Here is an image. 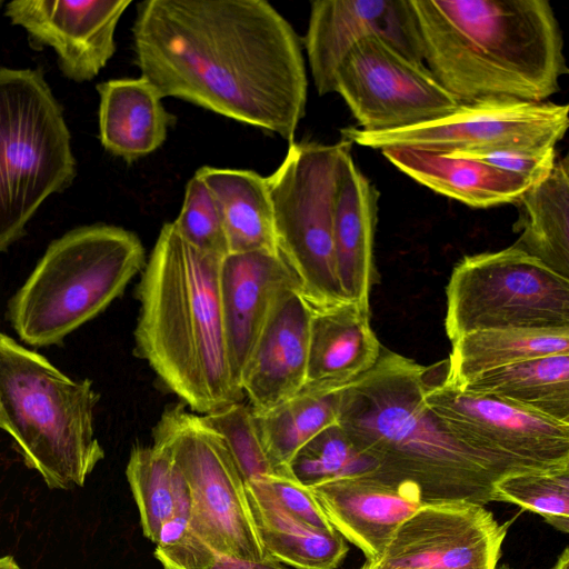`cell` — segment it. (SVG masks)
Here are the masks:
<instances>
[{
  "label": "cell",
  "mask_w": 569,
  "mask_h": 569,
  "mask_svg": "<svg viewBox=\"0 0 569 569\" xmlns=\"http://www.w3.org/2000/svg\"><path fill=\"white\" fill-rule=\"evenodd\" d=\"M446 297L451 342L480 330L569 327V279L513 244L463 257Z\"/></svg>",
  "instance_id": "30bf717a"
},
{
  "label": "cell",
  "mask_w": 569,
  "mask_h": 569,
  "mask_svg": "<svg viewBox=\"0 0 569 569\" xmlns=\"http://www.w3.org/2000/svg\"><path fill=\"white\" fill-rule=\"evenodd\" d=\"M445 154L485 162L500 170L520 176L531 184L543 179L556 163L555 148H498Z\"/></svg>",
  "instance_id": "d590c367"
},
{
  "label": "cell",
  "mask_w": 569,
  "mask_h": 569,
  "mask_svg": "<svg viewBox=\"0 0 569 569\" xmlns=\"http://www.w3.org/2000/svg\"><path fill=\"white\" fill-rule=\"evenodd\" d=\"M492 501L538 513L562 533L569 532V468L506 475L493 483Z\"/></svg>",
  "instance_id": "4dcf8cb0"
},
{
  "label": "cell",
  "mask_w": 569,
  "mask_h": 569,
  "mask_svg": "<svg viewBox=\"0 0 569 569\" xmlns=\"http://www.w3.org/2000/svg\"><path fill=\"white\" fill-rule=\"evenodd\" d=\"M377 36L423 63L417 18L410 0H316L305 37L308 63L319 96L335 92L336 73L351 48Z\"/></svg>",
  "instance_id": "9a60e30c"
},
{
  "label": "cell",
  "mask_w": 569,
  "mask_h": 569,
  "mask_svg": "<svg viewBox=\"0 0 569 569\" xmlns=\"http://www.w3.org/2000/svg\"><path fill=\"white\" fill-rule=\"evenodd\" d=\"M497 569H511V568L509 566H507V565H502L500 567H497Z\"/></svg>",
  "instance_id": "60d3db41"
},
{
  "label": "cell",
  "mask_w": 569,
  "mask_h": 569,
  "mask_svg": "<svg viewBox=\"0 0 569 569\" xmlns=\"http://www.w3.org/2000/svg\"><path fill=\"white\" fill-rule=\"evenodd\" d=\"M153 443L180 470L190 498L189 527L218 552L242 560L271 557L250 509L246 481L223 438L180 403L163 411Z\"/></svg>",
  "instance_id": "9c48e42d"
},
{
  "label": "cell",
  "mask_w": 569,
  "mask_h": 569,
  "mask_svg": "<svg viewBox=\"0 0 569 569\" xmlns=\"http://www.w3.org/2000/svg\"><path fill=\"white\" fill-rule=\"evenodd\" d=\"M331 527L377 560L398 527L423 503L417 487L371 473L338 478L309 487Z\"/></svg>",
  "instance_id": "e0dca14e"
},
{
  "label": "cell",
  "mask_w": 569,
  "mask_h": 569,
  "mask_svg": "<svg viewBox=\"0 0 569 569\" xmlns=\"http://www.w3.org/2000/svg\"><path fill=\"white\" fill-rule=\"evenodd\" d=\"M510 523L473 501H427L367 561L377 569H497Z\"/></svg>",
  "instance_id": "5bb4252c"
},
{
  "label": "cell",
  "mask_w": 569,
  "mask_h": 569,
  "mask_svg": "<svg viewBox=\"0 0 569 569\" xmlns=\"http://www.w3.org/2000/svg\"><path fill=\"white\" fill-rule=\"evenodd\" d=\"M99 393L0 332V428L50 489L82 487L104 457L94 435Z\"/></svg>",
  "instance_id": "5b68a950"
},
{
  "label": "cell",
  "mask_w": 569,
  "mask_h": 569,
  "mask_svg": "<svg viewBox=\"0 0 569 569\" xmlns=\"http://www.w3.org/2000/svg\"><path fill=\"white\" fill-rule=\"evenodd\" d=\"M458 388L569 423V355L547 356L492 369Z\"/></svg>",
  "instance_id": "4316f807"
},
{
  "label": "cell",
  "mask_w": 569,
  "mask_h": 569,
  "mask_svg": "<svg viewBox=\"0 0 569 569\" xmlns=\"http://www.w3.org/2000/svg\"><path fill=\"white\" fill-rule=\"evenodd\" d=\"M426 367L382 348L375 366L340 390L337 423L376 463L372 476L411 483L425 502L492 501L506 476L456 441L423 401Z\"/></svg>",
  "instance_id": "277c9868"
},
{
  "label": "cell",
  "mask_w": 569,
  "mask_h": 569,
  "mask_svg": "<svg viewBox=\"0 0 569 569\" xmlns=\"http://www.w3.org/2000/svg\"><path fill=\"white\" fill-rule=\"evenodd\" d=\"M97 89L100 141L106 150L132 162L163 144L174 116L147 79H112L99 83Z\"/></svg>",
  "instance_id": "603a6c76"
},
{
  "label": "cell",
  "mask_w": 569,
  "mask_h": 569,
  "mask_svg": "<svg viewBox=\"0 0 569 569\" xmlns=\"http://www.w3.org/2000/svg\"><path fill=\"white\" fill-rule=\"evenodd\" d=\"M520 217L513 243L558 274L569 279V160H556L552 170L517 200Z\"/></svg>",
  "instance_id": "484cf974"
},
{
  "label": "cell",
  "mask_w": 569,
  "mask_h": 569,
  "mask_svg": "<svg viewBox=\"0 0 569 569\" xmlns=\"http://www.w3.org/2000/svg\"><path fill=\"white\" fill-rule=\"evenodd\" d=\"M126 476L137 503L143 535L157 542L162 527L190 517L184 479L171 456L154 445L132 448Z\"/></svg>",
  "instance_id": "f546056e"
},
{
  "label": "cell",
  "mask_w": 569,
  "mask_h": 569,
  "mask_svg": "<svg viewBox=\"0 0 569 569\" xmlns=\"http://www.w3.org/2000/svg\"><path fill=\"white\" fill-rule=\"evenodd\" d=\"M351 143L292 141L266 182L277 252L311 306L348 301L337 269L335 213L341 166Z\"/></svg>",
  "instance_id": "ba28073f"
},
{
  "label": "cell",
  "mask_w": 569,
  "mask_h": 569,
  "mask_svg": "<svg viewBox=\"0 0 569 569\" xmlns=\"http://www.w3.org/2000/svg\"><path fill=\"white\" fill-rule=\"evenodd\" d=\"M335 92L365 131L417 126L460 104L425 63L409 60L377 36L360 40L343 58Z\"/></svg>",
  "instance_id": "4fadbf2b"
},
{
  "label": "cell",
  "mask_w": 569,
  "mask_h": 569,
  "mask_svg": "<svg viewBox=\"0 0 569 569\" xmlns=\"http://www.w3.org/2000/svg\"><path fill=\"white\" fill-rule=\"evenodd\" d=\"M219 209L229 253L277 252L266 177L252 170L204 166L196 172Z\"/></svg>",
  "instance_id": "cb8c5ba5"
},
{
  "label": "cell",
  "mask_w": 569,
  "mask_h": 569,
  "mask_svg": "<svg viewBox=\"0 0 569 569\" xmlns=\"http://www.w3.org/2000/svg\"><path fill=\"white\" fill-rule=\"evenodd\" d=\"M154 557L163 569H289L272 557L249 561L218 552L193 533L186 519L162 527Z\"/></svg>",
  "instance_id": "d6a6232c"
},
{
  "label": "cell",
  "mask_w": 569,
  "mask_h": 569,
  "mask_svg": "<svg viewBox=\"0 0 569 569\" xmlns=\"http://www.w3.org/2000/svg\"><path fill=\"white\" fill-rule=\"evenodd\" d=\"M74 173L70 132L41 72L0 67V252Z\"/></svg>",
  "instance_id": "52a82bcc"
},
{
  "label": "cell",
  "mask_w": 569,
  "mask_h": 569,
  "mask_svg": "<svg viewBox=\"0 0 569 569\" xmlns=\"http://www.w3.org/2000/svg\"><path fill=\"white\" fill-rule=\"evenodd\" d=\"M423 62L460 103L547 101L568 72L548 0H410Z\"/></svg>",
  "instance_id": "7a4b0ae2"
},
{
  "label": "cell",
  "mask_w": 569,
  "mask_h": 569,
  "mask_svg": "<svg viewBox=\"0 0 569 569\" xmlns=\"http://www.w3.org/2000/svg\"><path fill=\"white\" fill-rule=\"evenodd\" d=\"M278 505L295 519L321 530H335L327 520L310 488L291 475L271 473L256 479Z\"/></svg>",
  "instance_id": "8d00e7d4"
},
{
  "label": "cell",
  "mask_w": 569,
  "mask_h": 569,
  "mask_svg": "<svg viewBox=\"0 0 569 569\" xmlns=\"http://www.w3.org/2000/svg\"><path fill=\"white\" fill-rule=\"evenodd\" d=\"M144 263L131 231L106 224L72 230L48 247L11 298V326L27 345H58L121 296Z\"/></svg>",
  "instance_id": "8992f818"
},
{
  "label": "cell",
  "mask_w": 569,
  "mask_h": 569,
  "mask_svg": "<svg viewBox=\"0 0 569 569\" xmlns=\"http://www.w3.org/2000/svg\"><path fill=\"white\" fill-rule=\"evenodd\" d=\"M248 500L266 551L295 569H336L348 553L336 530H321L287 513L258 480L246 482Z\"/></svg>",
  "instance_id": "d4e9b609"
},
{
  "label": "cell",
  "mask_w": 569,
  "mask_h": 569,
  "mask_svg": "<svg viewBox=\"0 0 569 569\" xmlns=\"http://www.w3.org/2000/svg\"><path fill=\"white\" fill-rule=\"evenodd\" d=\"M300 284L278 253L253 251L223 257L220 299L232 375L242 371L278 299ZM242 391V390H241Z\"/></svg>",
  "instance_id": "ac0fdd59"
},
{
  "label": "cell",
  "mask_w": 569,
  "mask_h": 569,
  "mask_svg": "<svg viewBox=\"0 0 569 569\" xmlns=\"http://www.w3.org/2000/svg\"><path fill=\"white\" fill-rule=\"evenodd\" d=\"M451 343L445 381L462 387L492 369L547 356L569 355V327L480 330L466 333Z\"/></svg>",
  "instance_id": "83f0119b"
},
{
  "label": "cell",
  "mask_w": 569,
  "mask_h": 569,
  "mask_svg": "<svg viewBox=\"0 0 569 569\" xmlns=\"http://www.w3.org/2000/svg\"><path fill=\"white\" fill-rule=\"evenodd\" d=\"M310 317L299 290L286 291L272 308L240 380L254 411L269 410L306 386Z\"/></svg>",
  "instance_id": "d6986e66"
},
{
  "label": "cell",
  "mask_w": 569,
  "mask_h": 569,
  "mask_svg": "<svg viewBox=\"0 0 569 569\" xmlns=\"http://www.w3.org/2000/svg\"><path fill=\"white\" fill-rule=\"evenodd\" d=\"M552 569H569V548L566 547L559 555Z\"/></svg>",
  "instance_id": "74e56055"
},
{
  "label": "cell",
  "mask_w": 569,
  "mask_h": 569,
  "mask_svg": "<svg viewBox=\"0 0 569 569\" xmlns=\"http://www.w3.org/2000/svg\"><path fill=\"white\" fill-rule=\"evenodd\" d=\"M376 470V463L355 448L338 423L308 441L289 465L290 473L307 487Z\"/></svg>",
  "instance_id": "1f68e13d"
},
{
  "label": "cell",
  "mask_w": 569,
  "mask_h": 569,
  "mask_svg": "<svg viewBox=\"0 0 569 569\" xmlns=\"http://www.w3.org/2000/svg\"><path fill=\"white\" fill-rule=\"evenodd\" d=\"M141 77L291 143L308 80L292 26L264 0H146L132 28Z\"/></svg>",
  "instance_id": "6da1fadb"
},
{
  "label": "cell",
  "mask_w": 569,
  "mask_h": 569,
  "mask_svg": "<svg viewBox=\"0 0 569 569\" xmlns=\"http://www.w3.org/2000/svg\"><path fill=\"white\" fill-rule=\"evenodd\" d=\"M359 569H377L372 565H370L367 560Z\"/></svg>",
  "instance_id": "ab89813d"
},
{
  "label": "cell",
  "mask_w": 569,
  "mask_h": 569,
  "mask_svg": "<svg viewBox=\"0 0 569 569\" xmlns=\"http://www.w3.org/2000/svg\"><path fill=\"white\" fill-rule=\"evenodd\" d=\"M2 4V1H0V6Z\"/></svg>",
  "instance_id": "b9f144b4"
},
{
  "label": "cell",
  "mask_w": 569,
  "mask_h": 569,
  "mask_svg": "<svg viewBox=\"0 0 569 569\" xmlns=\"http://www.w3.org/2000/svg\"><path fill=\"white\" fill-rule=\"evenodd\" d=\"M201 417L223 438L246 482L276 473L262 447L250 405L238 401Z\"/></svg>",
  "instance_id": "836d02e7"
},
{
  "label": "cell",
  "mask_w": 569,
  "mask_h": 569,
  "mask_svg": "<svg viewBox=\"0 0 569 569\" xmlns=\"http://www.w3.org/2000/svg\"><path fill=\"white\" fill-rule=\"evenodd\" d=\"M0 569H21L12 557L0 558Z\"/></svg>",
  "instance_id": "f35d334b"
},
{
  "label": "cell",
  "mask_w": 569,
  "mask_h": 569,
  "mask_svg": "<svg viewBox=\"0 0 569 569\" xmlns=\"http://www.w3.org/2000/svg\"><path fill=\"white\" fill-rule=\"evenodd\" d=\"M342 388L306 385L269 410H253L262 447L276 473L291 475L289 465L295 455L323 429L337 423Z\"/></svg>",
  "instance_id": "f1b7e54d"
},
{
  "label": "cell",
  "mask_w": 569,
  "mask_h": 569,
  "mask_svg": "<svg viewBox=\"0 0 569 569\" xmlns=\"http://www.w3.org/2000/svg\"><path fill=\"white\" fill-rule=\"evenodd\" d=\"M568 104L493 98L460 103L451 113L417 126L341 130L342 139L372 149L409 147L439 153L498 148H555L568 129Z\"/></svg>",
  "instance_id": "7c38bea8"
},
{
  "label": "cell",
  "mask_w": 569,
  "mask_h": 569,
  "mask_svg": "<svg viewBox=\"0 0 569 569\" xmlns=\"http://www.w3.org/2000/svg\"><path fill=\"white\" fill-rule=\"evenodd\" d=\"M381 152L415 181L473 208L517 202L531 186L520 176L472 159L409 147H388Z\"/></svg>",
  "instance_id": "7402d4cb"
},
{
  "label": "cell",
  "mask_w": 569,
  "mask_h": 569,
  "mask_svg": "<svg viewBox=\"0 0 569 569\" xmlns=\"http://www.w3.org/2000/svg\"><path fill=\"white\" fill-rule=\"evenodd\" d=\"M379 193L356 166L351 152L342 161L335 213V249L346 298L370 311L369 299L379 280L375 233Z\"/></svg>",
  "instance_id": "ffe728a7"
},
{
  "label": "cell",
  "mask_w": 569,
  "mask_h": 569,
  "mask_svg": "<svg viewBox=\"0 0 569 569\" xmlns=\"http://www.w3.org/2000/svg\"><path fill=\"white\" fill-rule=\"evenodd\" d=\"M173 224L180 236L194 248L220 257L229 254L219 209L197 173L186 186L183 202Z\"/></svg>",
  "instance_id": "e575fe53"
},
{
  "label": "cell",
  "mask_w": 569,
  "mask_h": 569,
  "mask_svg": "<svg viewBox=\"0 0 569 569\" xmlns=\"http://www.w3.org/2000/svg\"><path fill=\"white\" fill-rule=\"evenodd\" d=\"M223 257L162 226L137 287L134 353L194 412L242 401L232 375L220 299Z\"/></svg>",
  "instance_id": "3957f363"
},
{
  "label": "cell",
  "mask_w": 569,
  "mask_h": 569,
  "mask_svg": "<svg viewBox=\"0 0 569 569\" xmlns=\"http://www.w3.org/2000/svg\"><path fill=\"white\" fill-rule=\"evenodd\" d=\"M129 0H14L6 14L38 42L52 47L62 72L82 82L94 78L116 50L114 31Z\"/></svg>",
  "instance_id": "2e32d148"
},
{
  "label": "cell",
  "mask_w": 569,
  "mask_h": 569,
  "mask_svg": "<svg viewBox=\"0 0 569 569\" xmlns=\"http://www.w3.org/2000/svg\"><path fill=\"white\" fill-rule=\"evenodd\" d=\"M446 367H426L423 401L456 441L505 475L569 468V423L449 385Z\"/></svg>",
  "instance_id": "8fae6325"
},
{
  "label": "cell",
  "mask_w": 569,
  "mask_h": 569,
  "mask_svg": "<svg viewBox=\"0 0 569 569\" xmlns=\"http://www.w3.org/2000/svg\"><path fill=\"white\" fill-rule=\"evenodd\" d=\"M310 308L306 385L342 388L375 366L383 347L370 311L350 300Z\"/></svg>",
  "instance_id": "44dd1931"
}]
</instances>
